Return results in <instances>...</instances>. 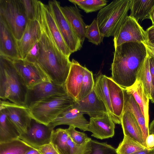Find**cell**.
I'll return each mask as SVG.
<instances>
[{
	"label": "cell",
	"mask_w": 154,
	"mask_h": 154,
	"mask_svg": "<svg viewBox=\"0 0 154 154\" xmlns=\"http://www.w3.org/2000/svg\"><path fill=\"white\" fill-rule=\"evenodd\" d=\"M20 135L3 110L0 109V143L17 139L19 138Z\"/></svg>",
	"instance_id": "4316f807"
},
{
	"label": "cell",
	"mask_w": 154,
	"mask_h": 154,
	"mask_svg": "<svg viewBox=\"0 0 154 154\" xmlns=\"http://www.w3.org/2000/svg\"><path fill=\"white\" fill-rule=\"evenodd\" d=\"M149 134L154 135V119L149 126Z\"/></svg>",
	"instance_id": "7dc6e473"
},
{
	"label": "cell",
	"mask_w": 154,
	"mask_h": 154,
	"mask_svg": "<svg viewBox=\"0 0 154 154\" xmlns=\"http://www.w3.org/2000/svg\"><path fill=\"white\" fill-rule=\"evenodd\" d=\"M110 99L113 114L120 124L124 105L123 88L111 78L107 77Z\"/></svg>",
	"instance_id": "44dd1931"
},
{
	"label": "cell",
	"mask_w": 154,
	"mask_h": 154,
	"mask_svg": "<svg viewBox=\"0 0 154 154\" xmlns=\"http://www.w3.org/2000/svg\"><path fill=\"white\" fill-rule=\"evenodd\" d=\"M85 37L89 42L96 45H98L103 42L104 37L100 32L96 18L90 25H87Z\"/></svg>",
	"instance_id": "836d02e7"
},
{
	"label": "cell",
	"mask_w": 154,
	"mask_h": 154,
	"mask_svg": "<svg viewBox=\"0 0 154 154\" xmlns=\"http://www.w3.org/2000/svg\"><path fill=\"white\" fill-rule=\"evenodd\" d=\"M13 61L15 68L28 89L43 82L51 81L36 63L22 59Z\"/></svg>",
	"instance_id": "8fae6325"
},
{
	"label": "cell",
	"mask_w": 154,
	"mask_h": 154,
	"mask_svg": "<svg viewBox=\"0 0 154 154\" xmlns=\"http://www.w3.org/2000/svg\"><path fill=\"white\" fill-rule=\"evenodd\" d=\"M94 84L92 72L84 66L82 86L77 100H81L91 93Z\"/></svg>",
	"instance_id": "d6a6232c"
},
{
	"label": "cell",
	"mask_w": 154,
	"mask_h": 154,
	"mask_svg": "<svg viewBox=\"0 0 154 154\" xmlns=\"http://www.w3.org/2000/svg\"><path fill=\"white\" fill-rule=\"evenodd\" d=\"M89 123L83 114L72 106L60 113L48 125L54 128L57 125H66L86 131H87Z\"/></svg>",
	"instance_id": "e0dca14e"
},
{
	"label": "cell",
	"mask_w": 154,
	"mask_h": 154,
	"mask_svg": "<svg viewBox=\"0 0 154 154\" xmlns=\"http://www.w3.org/2000/svg\"><path fill=\"white\" fill-rule=\"evenodd\" d=\"M149 70L151 76L152 91L151 102L154 103V56L147 49Z\"/></svg>",
	"instance_id": "ab89813d"
},
{
	"label": "cell",
	"mask_w": 154,
	"mask_h": 154,
	"mask_svg": "<svg viewBox=\"0 0 154 154\" xmlns=\"http://www.w3.org/2000/svg\"><path fill=\"white\" fill-rule=\"evenodd\" d=\"M24 154H41L38 149L32 148L26 151Z\"/></svg>",
	"instance_id": "bcb514c9"
},
{
	"label": "cell",
	"mask_w": 154,
	"mask_h": 154,
	"mask_svg": "<svg viewBox=\"0 0 154 154\" xmlns=\"http://www.w3.org/2000/svg\"><path fill=\"white\" fill-rule=\"evenodd\" d=\"M0 56L12 60L21 59L17 40L8 26L0 19Z\"/></svg>",
	"instance_id": "2e32d148"
},
{
	"label": "cell",
	"mask_w": 154,
	"mask_h": 154,
	"mask_svg": "<svg viewBox=\"0 0 154 154\" xmlns=\"http://www.w3.org/2000/svg\"><path fill=\"white\" fill-rule=\"evenodd\" d=\"M127 93L131 94L139 105L149 128V99L145 92L143 84L136 80L131 87L125 89Z\"/></svg>",
	"instance_id": "cb8c5ba5"
},
{
	"label": "cell",
	"mask_w": 154,
	"mask_h": 154,
	"mask_svg": "<svg viewBox=\"0 0 154 154\" xmlns=\"http://www.w3.org/2000/svg\"><path fill=\"white\" fill-rule=\"evenodd\" d=\"M40 46L39 41L34 45L27 54L25 58L26 60L33 63H36L39 56Z\"/></svg>",
	"instance_id": "f35d334b"
},
{
	"label": "cell",
	"mask_w": 154,
	"mask_h": 154,
	"mask_svg": "<svg viewBox=\"0 0 154 154\" xmlns=\"http://www.w3.org/2000/svg\"><path fill=\"white\" fill-rule=\"evenodd\" d=\"M72 107L90 118H100L108 113L103 103L97 97L94 90L87 96L76 100Z\"/></svg>",
	"instance_id": "9a60e30c"
},
{
	"label": "cell",
	"mask_w": 154,
	"mask_h": 154,
	"mask_svg": "<svg viewBox=\"0 0 154 154\" xmlns=\"http://www.w3.org/2000/svg\"><path fill=\"white\" fill-rule=\"evenodd\" d=\"M68 94L64 85L45 82L28 89L25 105L30 107L43 100L57 94Z\"/></svg>",
	"instance_id": "4fadbf2b"
},
{
	"label": "cell",
	"mask_w": 154,
	"mask_h": 154,
	"mask_svg": "<svg viewBox=\"0 0 154 154\" xmlns=\"http://www.w3.org/2000/svg\"><path fill=\"white\" fill-rule=\"evenodd\" d=\"M114 48L129 42L143 43L147 41L146 31L134 18L128 16L113 36Z\"/></svg>",
	"instance_id": "9c48e42d"
},
{
	"label": "cell",
	"mask_w": 154,
	"mask_h": 154,
	"mask_svg": "<svg viewBox=\"0 0 154 154\" xmlns=\"http://www.w3.org/2000/svg\"><path fill=\"white\" fill-rule=\"evenodd\" d=\"M69 138L65 129L59 128L54 130L51 143L59 154H69L68 143Z\"/></svg>",
	"instance_id": "83f0119b"
},
{
	"label": "cell",
	"mask_w": 154,
	"mask_h": 154,
	"mask_svg": "<svg viewBox=\"0 0 154 154\" xmlns=\"http://www.w3.org/2000/svg\"><path fill=\"white\" fill-rule=\"evenodd\" d=\"M149 19L152 22V25H154V6L151 10L149 14Z\"/></svg>",
	"instance_id": "c3c4849f"
},
{
	"label": "cell",
	"mask_w": 154,
	"mask_h": 154,
	"mask_svg": "<svg viewBox=\"0 0 154 154\" xmlns=\"http://www.w3.org/2000/svg\"><path fill=\"white\" fill-rule=\"evenodd\" d=\"M61 10L83 45L85 38L87 25L84 22L80 11L76 5L61 6Z\"/></svg>",
	"instance_id": "7402d4cb"
},
{
	"label": "cell",
	"mask_w": 154,
	"mask_h": 154,
	"mask_svg": "<svg viewBox=\"0 0 154 154\" xmlns=\"http://www.w3.org/2000/svg\"><path fill=\"white\" fill-rule=\"evenodd\" d=\"M154 6V0H131L129 16L137 21L149 19V13Z\"/></svg>",
	"instance_id": "484cf974"
},
{
	"label": "cell",
	"mask_w": 154,
	"mask_h": 154,
	"mask_svg": "<svg viewBox=\"0 0 154 154\" xmlns=\"http://www.w3.org/2000/svg\"><path fill=\"white\" fill-rule=\"evenodd\" d=\"M137 80L142 83L145 92L150 100L152 91V79L147 55L143 65L138 72Z\"/></svg>",
	"instance_id": "f546056e"
},
{
	"label": "cell",
	"mask_w": 154,
	"mask_h": 154,
	"mask_svg": "<svg viewBox=\"0 0 154 154\" xmlns=\"http://www.w3.org/2000/svg\"><path fill=\"white\" fill-rule=\"evenodd\" d=\"M90 141L82 145L78 144L73 142L69 137L68 143L69 154H89L91 151Z\"/></svg>",
	"instance_id": "8d00e7d4"
},
{
	"label": "cell",
	"mask_w": 154,
	"mask_h": 154,
	"mask_svg": "<svg viewBox=\"0 0 154 154\" xmlns=\"http://www.w3.org/2000/svg\"><path fill=\"white\" fill-rule=\"evenodd\" d=\"M42 33V28L37 20L28 21L21 39L19 41H17L21 59H24L25 58L28 52L34 45L39 40Z\"/></svg>",
	"instance_id": "5bb4252c"
},
{
	"label": "cell",
	"mask_w": 154,
	"mask_h": 154,
	"mask_svg": "<svg viewBox=\"0 0 154 154\" xmlns=\"http://www.w3.org/2000/svg\"><path fill=\"white\" fill-rule=\"evenodd\" d=\"M37 149L41 154H59L51 142L41 146Z\"/></svg>",
	"instance_id": "60d3db41"
},
{
	"label": "cell",
	"mask_w": 154,
	"mask_h": 154,
	"mask_svg": "<svg viewBox=\"0 0 154 154\" xmlns=\"http://www.w3.org/2000/svg\"><path fill=\"white\" fill-rule=\"evenodd\" d=\"M21 1L28 20H36L35 0Z\"/></svg>",
	"instance_id": "74e56055"
},
{
	"label": "cell",
	"mask_w": 154,
	"mask_h": 154,
	"mask_svg": "<svg viewBox=\"0 0 154 154\" xmlns=\"http://www.w3.org/2000/svg\"><path fill=\"white\" fill-rule=\"evenodd\" d=\"M0 19L8 26L17 40H20L28 21L21 0H0Z\"/></svg>",
	"instance_id": "8992f818"
},
{
	"label": "cell",
	"mask_w": 154,
	"mask_h": 154,
	"mask_svg": "<svg viewBox=\"0 0 154 154\" xmlns=\"http://www.w3.org/2000/svg\"><path fill=\"white\" fill-rule=\"evenodd\" d=\"M121 124L124 136H128L147 148L141 129L133 114L128 110H124Z\"/></svg>",
	"instance_id": "ffe728a7"
},
{
	"label": "cell",
	"mask_w": 154,
	"mask_h": 154,
	"mask_svg": "<svg viewBox=\"0 0 154 154\" xmlns=\"http://www.w3.org/2000/svg\"><path fill=\"white\" fill-rule=\"evenodd\" d=\"M75 101L68 94L54 95L30 107V115L32 119L48 125L60 113L72 106Z\"/></svg>",
	"instance_id": "277c9868"
},
{
	"label": "cell",
	"mask_w": 154,
	"mask_h": 154,
	"mask_svg": "<svg viewBox=\"0 0 154 154\" xmlns=\"http://www.w3.org/2000/svg\"><path fill=\"white\" fill-rule=\"evenodd\" d=\"M147 55L142 42H129L115 48L111 66V78L124 89L132 85Z\"/></svg>",
	"instance_id": "6da1fadb"
},
{
	"label": "cell",
	"mask_w": 154,
	"mask_h": 154,
	"mask_svg": "<svg viewBox=\"0 0 154 154\" xmlns=\"http://www.w3.org/2000/svg\"><path fill=\"white\" fill-rule=\"evenodd\" d=\"M41 28L42 33L39 40V53L36 63L51 82L64 85L71 61L58 49L45 29Z\"/></svg>",
	"instance_id": "7a4b0ae2"
},
{
	"label": "cell",
	"mask_w": 154,
	"mask_h": 154,
	"mask_svg": "<svg viewBox=\"0 0 154 154\" xmlns=\"http://www.w3.org/2000/svg\"><path fill=\"white\" fill-rule=\"evenodd\" d=\"M75 128L70 126L68 128L65 129L69 137L74 143L82 145L89 142L91 140L85 133L76 131Z\"/></svg>",
	"instance_id": "d590c367"
},
{
	"label": "cell",
	"mask_w": 154,
	"mask_h": 154,
	"mask_svg": "<svg viewBox=\"0 0 154 154\" xmlns=\"http://www.w3.org/2000/svg\"><path fill=\"white\" fill-rule=\"evenodd\" d=\"M107 77L105 75L102 74L99 75L96 78L94 90L98 98L104 104L108 112L110 115L114 123L120 124L114 116L112 111L107 83Z\"/></svg>",
	"instance_id": "603a6c76"
},
{
	"label": "cell",
	"mask_w": 154,
	"mask_h": 154,
	"mask_svg": "<svg viewBox=\"0 0 154 154\" xmlns=\"http://www.w3.org/2000/svg\"><path fill=\"white\" fill-rule=\"evenodd\" d=\"M50 7L59 29L68 47L73 53L81 48L82 45L76 34L63 14L60 2L49 1Z\"/></svg>",
	"instance_id": "ba28073f"
},
{
	"label": "cell",
	"mask_w": 154,
	"mask_h": 154,
	"mask_svg": "<svg viewBox=\"0 0 154 154\" xmlns=\"http://www.w3.org/2000/svg\"><path fill=\"white\" fill-rule=\"evenodd\" d=\"M84 66L72 59L69 74L65 83L68 94L75 100L78 99L82 84Z\"/></svg>",
	"instance_id": "d6986e66"
},
{
	"label": "cell",
	"mask_w": 154,
	"mask_h": 154,
	"mask_svg": "<svg viewBox=\"0 0 154 154\" xmlns=\"http://www.w3.org/2000/svg\"><path fill=\"white\" fill-rule=\"evenodd\" d=\"M33 148L19 138L0 143V154H24Z\"/></svg>",
	"instance_id": "f1b7e54d"
},
{
	"label": "cell",
	"mask_w": 154,
	"mask_h": 154,
	"mask_svg": "<svg viewBox=\"0 0 154 154\" xmlns=\"http://www.w3.org/2000/svg\"><path fill=\"white\" fill-rule=\"evenodd\" d=\"M0 109L3 110L20 135L26 133L32 120L29 108L26 105L17 104L0 100Z\"/></svg>",
	"instance_id": "30bf717a"
},
{
	"label": "cell",
	"mask_w": 154,
	"mask_h": 154,
	"mask_svg": "<svg viewBox=\"0 0 154 154\" xmlns=\"http://www.w3.org/2000/svg\"><path fill=\"white\" fill-rule=\"evenodd\" d=\"M147 148L148 149H154V135L149 134L146 140Z\"/></svg>",
	"instance_id": "7bdbcfd3"
},
{
	"label": "cell",
	"mask_w": 154,
	"mask_h": 154,
	"mask_svg": "<svg viewBox=\"0 0 154 154\" xmlns=\"http://www.w3.org/2000/svg\"><path fill=\"white\" fill-rule=\"evenodd\" d=\"M147 41L154 45V25L148 28L146 31Z\"/></svg>",
	"instance_id": "b9f144b4"
},
{
	"label": "cell",
	"mask_w": 154,
	"mask_h": 154,
	"mask_svg": "<svg viewBox=\"0 0 154 154\" xmlns=\"http://www.w3.org/2000/svg\"><path fill=\"white\" fill-rule=\"evenodd\" d=\"M143 43L146 47V49L154 56V45L151 44L147 41Z\"/></svg>",
	"instance_id": "ee69618b"
},
{
	"label": "cell",
	"mask_w": 154,
	"mask_h": 154,
	"mask_svg": "<svg viewBox=\"0 0 154 154\" xmlns=\"http://www.w3.org/2000/svg\"><path fill=\"white\" fill-rule=\"evenodd\" d=\"M131 3V0L114 1L99 11L96 19L100 32L104 37L115 35L128 16Z\"/></svg>",
	"instance_id": "5b68a950"
},
{
	"label": "cell",
	"mask_w": 154,
	"mask_h": 154,
	"mask_svg": "<svg viewBox=\"0 0 154 154\" xmlns=\"http://www.w3.org/2000/svg\"><path fill=\"white\" fill-rule=\"evenodd\" d=\"M91 151L89 154H118L116 149L106 143L91 140Z\"/></svg>",
	"instance_id": "e575fe53"
},
{
	"label": "cell",
	"mask_w": 154,
	"mask_h": 154,
	"mask_svg": "<svg viewBox=\"0 0 154 154\" xmlns=\"http://www.w3.org/2000/svg\"><path fill=\"white\" fill-rule=\"evenodd\" d=\"M28 88L12 60L0 56V97L15 104L25 105Z\"/></svg>",
	"instance_id": "3957f363"
},
{
	"label": "cell",
	"mask_w": 154,
	"mask_h": 154,
	"mask_svg": "<svg viewBox=\"0 0 154 154\" xmlns=\"http://www.w3.org/2000/svg\"><path fill=\"white\" fill-rule=\"evenodd\" d=\"M147 148L131 138L124 136L122 141L116 149L118 154H132Z\"/></svg>",
	"instance_id": "1f68e13d"
},
{
	"label": "cell",
	"mask_w": 154,
	"mask_h": 154,
	"mask_svg": "<svg viewBox=\"0 0 154 154\" xmlns=\"http://www.w3.org/2000/svg\"><path fill=\"white\" fill-rule=\"evenodd\" d=\"M115 123L109 113L100 118H90L87 131L91 136L103 140L112 138L115 134Z\"/></svg>",
	"instance_id": "ac0fdd59"
},
{
	"label": "cell",
	"mask_w": 154,
	"mask_h": 154,
	"mask_svg": "<svg viewBox=\"0 0 154 154\" xmlns=\"http://www.w3.org/2000/svg\"><path fill=\"white\" fill-rule=\"evenodd\" d=\"M36 20L47 31L58 49L68 58L72 53L66 44L49 5L40 1L36 7Z\"/></svg>",
	"instance_id": "52a82bcc"
},
{
	"label": "cell",
	"mask_w": 154,
	"mask_h": 154,
	"mask_svg": "<svg viewBox=\"0 0 154 154\" xmlns=\"http://www.w3.org/2000/svg\"><path fill=\"white\" fill-rule=\"evenodd\" d=\"M132 154H154V149H148L147 148H145Z\"/></svg>",
	"instance_id": "f6af8a7d"
},
{
	"label": "cell",
	"mask_w": 154,
	"mask_h": 154,
	"mask_svg": "<svg viewBox=\"0 0 154 154\" xmlns=\"http://www.w3.org/2000/svg\"><path fill=\"white\" fill-rule=\"evenodd\" d=\"M72 3L77 5L79 8L88 13L100 10L106 5V0H69Z\"/></svg>",
	"instance_id": "4dcf8cb0"
},
{
	"label": "cell",
	"mask_w": 154,
	"mask_h": 154,
	"mask_svg": "<svg viewBox=\"0 0 154 154\" xmlns=\"http://www.w3.org/2000/svg\"><path fill=\"white\" fill-rule=\"evenodd\" d=\"M123 90L124 95L123 110H128L133 114L141 129L146 143V139L149 134V128L146 126L144 117L133 96L127 93L125 89L123 88Z\"/></svg>",
	"instance_id": "d4e9b609"
},
{
	"label": "cell",
	"mask_w": 154,
	"mask_h": 154,
	"mask_svg": "<svg viewBox=\"0 0 154 154\" xmlns=\"http://www.w3.org/2000/svg\"><path fill=\"white\" fill-rule=\"evenodd\" d=\"M54 128L32 119L27 132L20 135L19 138L31 146L37 149L51 142Z\"/></svg>",
	"instance_id": "7c38bea8"
}]
</instances>
